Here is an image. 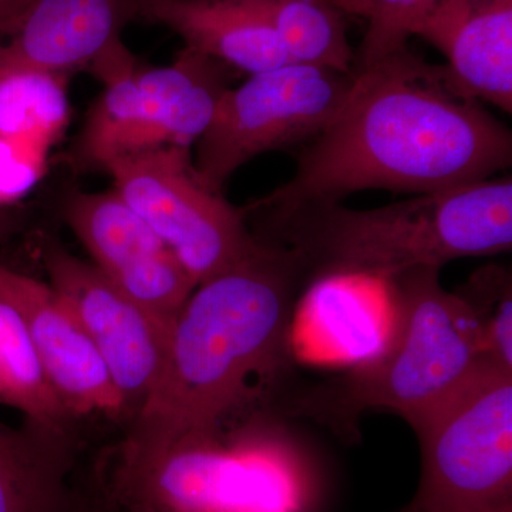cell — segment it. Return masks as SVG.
Returning <instances> with one entry per match:
<instances>
[{
  "instance_id": "cell-1",
  "label": "cell",
  "mask_w": 512,
  "mask_h": 512,
  "mask_svg": "<svg viewBox=\"0 0 512 512\" xmlns=\"http://www.w3.org/2000/svg\"><path fill=\"white\" fill-rule=\"evenodd\" d=\"M328 127L303 146L295 174L254 207L340 202L365 190L417 195L497 177L512 133L409 47L369 66Z\"/></svg>"
},
{
  "instance_id": "cell-2",
  "label": "cell",
  "mask_w": 512,
  "mask_h": 512,
  "mask_svg": "<svg viewBox=\"0 0 512 512\" xmlns=\"http://www.w3.org/2000/svg\"><path fill=\"white\" fill-rule=\"evenodd\" d=\"M305 276L296 254L262 241L194 289L171 325L160 375L130 421L117 466L215 437L254 377L281 365L293 295Z\"/></svg>"
},
{
  "instance_id": "cell-3",
  "label": "cell",
  "mask_w": 512,
  "mask_h": 512,
  "mask_svg": "<svg viewBox=\"0 0 512 512\" xmlns=\"http://www.w3.org/2000/svg\"><path fill=\"white\" fill-rule=\"evenodd\" d=\"M262 241L298 256L306 276H365L389 281L410 269L512 248V180L497 175L477 183L412 195L407 200L353 210L340 202L291 208L248 205Z\"/></svg>"
},
{
  "instance_id": "cell-4",
  "label": "cell",
  "mask_w": 512,
  "mask_h": 512,
  "mask_svg": "<svg viewBox=\"0 0 512 512\" xmlns=\"http://www.w3.org/2000/svg\"><path fill=\"white\" fill-rule=\"evenodd\" d=\"M440 271L423 266L384 282L394 312L384 348L349 376L299 400V409L342 423L366 410H387L416 430L488 363L473 312L444 288Z\"/></svg>"
},
{
  "instance_id": "cell-5",
  "label": "cell",
  "mask_w": 512,
  "mask_h": 512,
  "mask_svg": "<svg viewBox=\"0 0 512 512\" xmlns=\"http://www.w3.org/2000/svg\"><path fill=\"white\" fill-rule=\"evenodd\" d=\"M104 493L153 512H315V478L281 451L218 437L116 467Z\"/></svg>"
},
{
  "instance_id": "cell-6",
  "label": "cell",
  "mask_w": 512,
  "mask_h": 512,
  "mask_svg": "<svg viewBox=\"0 0 512 512\" xmlns=\"http://www.w3.org/2000/svg\"><path fill=\"white\" fill-rule=\"evenodd\" d=\"M412 504L429 512H512V372L484 363L416 429Z\"/></svg>"
},
{
  "instance_id": "cell-7",
  "label": "cell",
  "mask_w": 512,
  "mask_h": 512,
  "mask_svg": "<svg viewBox=\"0 0 512 512\" xmlns=\"http://www.w3.org/2000/svg\"><path fill=\"white\" fill-rule=\"evenodd\" d=\"M113 190L143 218L200 285L239 264L262 245L245 210L198 175L188 147L131 151L104 168Z\"/></svg>"
},
{
  "instance_id": "cell-8",
  "label": "cell",
  "mask_w": 512,
  "mask_h": 512,
  "mask_svg": "<svg viewBox=\"0 0 512 512\" xmlns=\"http://www.w3.org/2000/svg\"><path fill=\"white\" fill-rule=\"evenodd\" d=\"M248 76L222 96L192 154L201 180L215 191L255 157L318 137L355 80L353 72L296 62Z\"/></svg>"
},
{
  "instance_id": "cell-9",
  "label": "cell",
  "mask_w": 512,
  "mask_h": 512,
  "mask_svg": "<svg viewBox=\"0 0 512 512\" xmlns=\"http://www.w3.org/2000/svg\"><path fill=\"white\" fill-rule=\"evenodd\" d=\"M43 265L49 285L72 309L92 340L133 420L163 367L170 328L120 291L92 262L47 242Z\"/></svg>"
},
{
  "instance_id": "cell-10",
  "label": "cell",
  "mask_w": 512,
  "mask_h": 512,
  "mask_svg": "<svg viewBox=\"0 0 512 512\" xmlns=\"http://www.w3.org/2000/svg\"><path fill=\"white\" fill-rule=\"evenodd\" d=\"M63 218L101 274L171 328L197 284L143 218L114 190L73 192Z\"/></svg>"
},
{
  "instance_id": "cell-11",
  "label": "cell",
  "mask_w": 512,
  "mask_h": 512,
  "mask_svg": "<svg viewBox=\"0 0 512 512\" xmlns=\"http://www.w3.org/2000/svg\"><path fill=\"white\" fill-rule=\"evenodd\" d=\"M0 293L22 313L47 380L70 416L123 417V399L109 370L62 296L3 265Z\"/></svg>"
},
{
  "instance_id": "cell-12",
  "label": "cell",
  "mask_w": 512,
  "mask_h": 512,
  "mask_svg": "<svg viewBox=\"0 0 512 512\" xmlns=\"http://www.w3.org/2000/svg\"><path fill=\"white\" fill-rule=\"evenodd\" d=\"M470 99L512 111V0H443L414 29Z\"/></svg>"
},
{
  "instance_id": "cell-13",
  "label": "cell",
  "mask_w": 512,
  "mask_h": 512,
  "mask_svg": "<svg viewBox=\"0 0 512 512\" xmlns=\"http://www.w3.org/2000/svg\"><path fill=\"white\" fill-rule=\"evenodd\" d=\"M136 19V0H32L0 52L47 72L89 67Z\"/></svg>"
},
{
  "instance_id": "cell-14",
  "label": "cell",
  "mask_w": 512,
  "mask_h": 512,
  "mask_svg": "<svg viewBox=\"0 0 512 512\" xmlns=\"http://www.w3.org/2000/svg\"><path fill=\"white\" fill-rule=\"evenodd\" d=\"M173 30L185 46L235 72L254 74L291 62L264 16L244 0H136V19Z\"/></svg>"
},
{
  "instance_id": "cell-15",
  "label": "cell",
  "mask_w": 512,
  "mask_h": 512,
  "mask_svg": "<svg viewBox=\"0 0 512 512\" xmlns=\"http://www.w3.org/2000/svg\"><path fill=\"white\" fill-rule=\"evenodd\" d=\"M231 67L184 46L173 63L138 69L141 127L137 150L192 148L207 131L229 86ZM136 150V151H137Z\"/></svg>"
},
{
  "instance_id": "cell-16",
  "label": "cell",
  "mask_w": 512,
  "mask_h": 512,
  "mask_svg": "<svg viewBox=\"0 0 512 512\" xmlns=\"http://www.w3.org/2000/svg\"><path fill=\"white\" fill-rule=\"evenodd\" d=\"M66 433L29 421L20 430L0 423V512H82L89 497L69 483Z\"/></svg>"
},
{
  "instance_id": "cell-17",
  "label": "cell",
  "mask_w": 512,
  "mask_h": 512,
  "mask_svg": "<svg viewBox=\"0 0 512 512\" xmlns=\"http://www.w3.org/2000/svg\"><path fill=\"white\" fill-rule=\"evenodd\" d=\"M89 69L103 83L74 144V167L104 170L110 161L136 151L141 127L138 64L123 42L114 43Z\"/></svg>"
},
{
  "instance_id": "cell-18",
  "label": "cell",
  "mask_w": 512,
  "mask_h": 512,
  "mask_svg": "<svg viewBox=\"0 0 512 512\" xmlns=\"http://www.w3.org/2000/svg\"><path fill=\"white\" fill-rule=\"evenodd\" d=\"M66 74L47 72L0 52V137L49 150L69 123Z\"/></svg>"
},
{
  "instance_id": "cell-19",
  "label": "cell",
  "mask_w": 512,
  "mask_h": 512,
  "mask_svg": "<svg viewBox=\"0 0 512 512\" xmlns=\"http://www.w3.org/2000/svg\"><path fill=\"white\" fill-rule=\"evenodd\" d=\"M0 406L12 407L46 429L66 431L73 419L47 380L22 313L2 293Z\"/></svg>"
},
{
  "instance_id": "cell-20",
  "label": "cell",
  "mask_w": 512,
  "mask_h": 512,
  "mask_svg": "<svg viewBox=\"0 0 512 512\" xmlns=\"http://www.w3.org/2000/svg\"><path fill=\"white\" fill-rule=\"evenodd\" d=\"M258 10L281 40L291 62L350 73L356 53L346 13L335 0H244Z\"/></svg>"
},
{
  "instance_id": "cell-21",
  "label": "cell",
  "mask_w": 512,
  "mask_h": 512,
  "mask_svg": "<svg viewBox=\"0 0 512 512\" xmlns=\"http://www.w3.org/2000/svg\"><path fill=\"white\" fill-rule=\"evenodd\" d=\"M480 328L488 363L512 372V279L503 265H485L457 288Z\"/></svg>"
},
{
  "instance_id": "cell-22",
  "label": "cell",
  "mask_w": 512,
  "mask_h": 512,
  "mask_svg": "<svg viewBox=\"0 0 512 512\" xmlns=\"http://www.w3.org/2000/svg\"><path fill=\"white\" fill-rule=\"evenodd\" d=\"M346 15L365 19L366 32L355 67L392 55L407 46L417 25L443 0H335Z\"/></svg>"
},
{
  "instance_id": "cell-23",
  "label": "cell",
  "mask_w": 512,
  "mask_h": 512,
  "mask_svg": "<svg viewBox=\"0 0 512 512\" xmlns=\"http://www.w3.org/2000/svg\"><path fill=\"white\" fill-rule=\"evenodd\" d=\"M47 151L28 141L0 137V207H9L37 183Z\"/></svg>"
},
{
  "instance_id": "cell-24",
  "label": "cell",
  "mask_w": 512,
  "mask_h": 512,
  "mask_svg": "<svg viewBox=\"0 0 512 512\" xmlns=\"http://www.w3.org/2000/svg\"><path fill=\"white\" fill-rule=\"evenodd\" d=\"M32 0H0V37L15 30Z\"/></svg>"
},
{
  "instance_id": "cell-25",
  "label": "cell",
  "mask_w": 512,
  "mask_h": 512,
  "mask_svg": "<svg viewBox=\"0 0 512 512\" xmlns=\"http://www.w3.org/2000/svg\"><path fill=\"white\" fill-rule=\"evenodd\" d=\"M82 512H119L114 505L104 497L90 498L89 503L83 508Z\"/></svg>"
},
{
  "instance_id": "cell-26",
  "label": "cell",
  "mask_w": 512,
  "mask_h": 512,
  "mask_svg": "<svg viewBox=\"0 0 512 512\" xmlns=\"http://www.w3.org/2000/svg\"><path fill=\"white\" fill-rule=\"evenodd\" d=\"M15 227V218L6 207H0V241Z\"/></svg>"
},
{
  "instance_id": "cell-27",
  "label": "cell",
  "mask_w": 512,
  "mask_h": 512,
  "mask_svg": "<svg viewBox=\"0 0 512 512\" xmlns=\"http://www.w3.org/2000/svg\"><path fill=\"white\" fill-rule=\"evenodd\" d=\"M114 507H116V510L119 512H153L150 510H147V508L140 507V505H133V504H114Z\"/></svg>"
},
{
  "instance_id": "cell-28",
  "label": "cell",
  "mask_w": 512,
  "mask_h": 512,
  "mask_svg": "<svg viewBox=\"0 0 512 512\" xmlns=\"http://www.w3.org/2000/svg\"><path fill=\"white\" fill-rule=\"evenodd\" d=\"M400 512H429V511L421 510V508L416 507V505L410 503L409 505H407L406 508H404L403 511H400Z\"/></svg>"
}]
</instances>
